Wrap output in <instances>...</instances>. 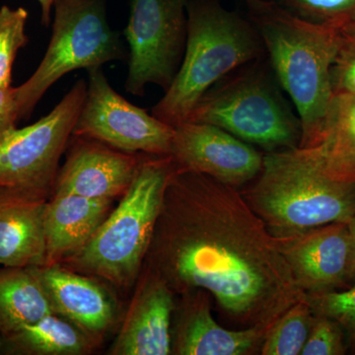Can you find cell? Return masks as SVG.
Returning a JSON list of instances; mask_svg holds the SVG:
<instances>
[{
    "label": "cell",
    "mask_w": 355,
    "mask_h": 355,
    "mask_svg": "<svg viewBox=\"0 0 355 355\" xmlns=\"http://www.w3.org/2000/svg\"><path fill=\"white\" fill-rule=\"evenodd\" d=\"M144 265L175 294L209 292L240 328L275 323L307 297L241 191L202 173L175 168Z\"/></svg>",
    "instance_id": "obj_1"
},
{
    "label": "cell",
    "mask_w": 355,
    "mask_h": 355,
    "mask_svg": "<svg viewBox=\"0 0 355 355\" xmlns=\"http://www.w3.org/2000/svg\"><path fill=\"white\" fill-rule=\"evenodd\" d=\"M244 1L246 16L260 35L273 71L300 118L299 148H308L319 137L333 99L331 67L338 30L300 19L268 0Z\"/></svg>",
    "instance_id": "obj_2"
},
{
    "label": "cell",
    "mask_w": 355,
    "mask_h": 355,
    "mask_svg": "<svg viewBox=\"0 0 355 355\" xmlns=\"http://www.w3.org/2000/svg\"><path fill=\"white\" fill-rule=\"evenodd\" d=\"M188 33L183 60L174 80L151 114L176 128L202 95L222 77L266 55L260 35L247 16L219 0H188Z\"/></svg>",
    "instance_id": "obj_3"
},
{
    "label": "cell",
    "mask_w": 355,
    "mask_h": 355,
    "mask_svg": "<svg viewBox=\"0 0 355 355\" xmlns=\"http://www.w3.org/2000/svg\"><path fill=\"white\" fill-rule=\"evenodd\" d=\"M252 183L243 197L277 238L355 216V183L327 176L299 147L265 153Z\"/></svg>",
    "instance_id": "obj_4"
},
{
    "label": "cell",
    "mask_w": 355,
    "mask_h": 355,
    "mask_svg": "<svg viewBox=\"0 0 355 355\" xmlns=\"http://www.w3.org/2000/svg\"><path fill=\"white\" fill-rule=\"evenodd\" d=\"M174 171L171 156L144 154L116 209L110 212L85 246L60 263L120 288L132 286L141 272Z\"/></svg>",
    "instance_id": "obj_5"
},
{
    "label": "cell",
    "mask_w": 355,
    "mask_h": 355,
    "mask_svg": "<svg viewBox=\"0 0 355 355\" xmlns=\"http://www.w3.org/2000/svg\"><path fill=\"white\" fill-rule=\"evenodd\" d=\"M287 97L265 55L222 77L187 121L216 125L266 153L298 148L302 125Z\"/></svg>",
    "instance_id": "obj_6"
},
{
    "label": "cell",
    "mask_w": 355,
    "mask_h": 355,
    "mask_svg": "<svg viewBox=\"0 0 355 355\" xmlns=\"http://www.w3.org/2000/svg\"><path fill=\"white\" fill-rule=\"evenodd\" d=\"M106 1L55 0L53 33L43 60L32 76L15 87L19 120L29 118L44 93L67 73L128 60L121 35L107 20Z\"/></svg>",
    "instance_id": "obj_7"
},
{
    "label": "cell",
    "mask_w": 355,
    "mask_h": 355,
    "mask_svg": "<svg viewBox=\"0 0 355 355\" xmlns=\"http://www.w3.org/2000/svg\"><path fill=\"white\" fill-rule=\"evenodd\" d=\"M87 93L80 79L50 114L0 135V188L50 191Z\"/></svg>",
    "instance_id": "obj_8"
},
{
    "label": "cell",
    "mask_w": 355,
    "mask_h": 355,
    "mask_svg": "<svg viewBox=\"0 0 355 355\" xmlns=\"http://www.w3.org/2000/svg\"><path fill=\"white\" fill-rule=\"evenodd\" d=\"M188 0H132L123 31L128 48L125 91L144 96L148 84L170 87L186 49Z\"/></svg>",
    "instance_id": "obj_9"
},
{
    "label": "cell",
    "mask_w": 355,
    "mask_h": 355,
    "mask_svg": "<svg viewBox=\"0 0 355 355\" xmlns=\"http://www.w3.org/2000/svg\"><path fill=\"white\" fill-rule=\"evenodd\" d=\"M88 74L87 93L72 135L125 153L170 155L174 128L116 92L102 69Z\"/></svg>",
    "instance_id": "obj_10"
},
{
    "label": "cell",
    "mask_w": 355,
    "mask_h": 355,
    "mask_svg": "<svg viewBox=\"0 0 355 355\" xmlns=\"http://www.w3.org/2000/svg\"><path fill=\"white\" fill-rule=\"evenodd\" d=\"M170 156L176 170L202 173L239 189L260 175L265 154L216 125L184 121L174 128Z\"/></svg>",
    "instance_id": "obj_11"
},
{
    "label": "cell",
    "mask_w": 355,
    "mask_h": 355,
    "mask_svg": "<svg viewBox=\"0 0 355 355\" xmlns=\"http://www.w3.org/2000/svg\"><path fill=\"white\" fill-rule=\"evenodd\" d=\"M277 238V237H275ZM294 279L306 295L350 288L347 222H334L277 238Z\"/></svg>",
    "instance_id": "obj_12"
},
{
    "label": "cell",
    "mask_w": 355,
    "mask_h": 355,
    "mask_svg": "<svg viewBox=\"0 0 355 355\" xmlns=\"http://www.w3.org/2000/svg\"><path fill=\"white\" fill-rule=\"evenodd\" d=\"M72 137L67 161L53 183V193L112 200L121 197L132 184L146 153H125L99 140Z\"/></svg>",
    "instance_id": "obj_13"
},
{
    "label": "cell",
    "mask_w": 355,
    "mask_h": 355,
    "mask_svg": "<svg viewBox=\"0 0 355 355\" xmlns=\"http://www.w3.org/2000/svg\"><path fill=\"white\" fill-rule=\"evenodd\" d=\"M273 324H257L239 330L220 326L211 314L210 294L197 291L181 294L172 321V352L177 355H252Z\"/></svg>",
    "instance_id": "obj_14"
},
{
    "label": "cell",
    "mask_w": 355,
    "mask_h": 355,
    "mask_svg": "<svg viewBox=\"0 0 355 355\" xmlns=\"http://www.w3.org/2000/svg\"><path fill=\"white\" fill-rule=\"evenodd\" d=\"M144 272L110 354H171L174 291L150 268Z\"/></svg>",
    "instance_id": "obj_15"
},
{
    "label": "cell",
    "mask_w": 355,
    "mask_h": 355,
    "mask_svg": "<svg viewBox=\"0 0 355 355\" xmlns=\"http://www.w3.org/2000/svg\"><path fill=\"white\" fill-rule=\"evenodd\" d=\"M43 287L53 313L95 338L102 336L116 316V304L106 289L83 273L57 265L30 266Z\"/></svg>",
    "instance_id": "obj_16"
},
{
    "label": "cell",
    "mask_w": 355,
    "mask_h": 355,
    "mask_svg": "<svg viewBox=\"0 0 355 355\" xmlns=\"http://www.w3.org/2000/svg\"><path fill=\"white\" fill-rule=\"evenodd\" d=\"M49 193L0 188V266L44 265V212Z\"/></svg>",
    "instance_id": "obj_17"
},
{
    "label": "cell",
    "mask_w": 355,
    "mask_h": 355,
    "mask_svg": "<svg viewBox=\"0 0 355 355\" xmlns=\"http://www.w3.org/2000/svg\"><path fill=\"white\" fill-rule=\"evenodd\" d=\"M112 200L53 193L44 212L46 261L57 265L85 246L108 216Z\"/></svg>",
    "instance_id": "obj_18"
},
{
    "label": "cell",
    "mask_w": 355,
    "mask_h": 355,
    "mask_svg": "<svg viewBox=\"0 0 355 355\" xmlns=\"http://www.w3.org/2000/svg\"><path fill=\"white\" fill-rule=\"evenodd\" d=\"M301 149L327 176L355 183V96L334 95L316 141Z\"/></svg>",
    "instance_id": "obj_19"
},
{
    "label": "cell",
    "mask_w": 355,
    "mask_h": 355,
    "mask_svg": "<svg viewBox=\"0 0 355 355\" xmlns=\"http://www.w3.org/2000/svg\"><path fill=\"white\" fill-rule=\"evenodd\" d=\"M95 338L53 313L0 335V355H85L94 349Z\"/></svg>",
    "instance_id": "obj_20"
},
{
    "label": "cell",
    "mask_w": 355,
    "mask_h": 355,
    "mask_svg": "<svg viewBox=\"0 0 355 355\" xmlns=\"http://www.w3.org/2000/svg\"><path fill=\"white\" fill-rule=\"evenodd\" d=\"M53 313L43 287L29 268H0V335Z\"/></svg>",
    "instance_id": "obj_21"
},
{
    "label": "cell",
    "mask_w": 355,
    "mask_h": 355,
    "mask_svg": "<svg viewBox=\"0 0 355 355\" xmlns=\"http://www.w3.org/2000/svg\"><path fill=\"white\" fill-rule=\"evenodd\" d=\"M314 312L307 297L289 308L266 335L261 355H299L309 336Z\"/></svg>",
    "instance_id": "obj_22"
},
{
    "label": "cell",
    "mask_w": 355,
    "mask_h": 355,
    "mask_svg": "<svg viewBox=\"0 0 355 355\" xmlns=\"http://www.w3.org/2000/svg\"><path fill=\"white\" fill-rule=\"evenodd\" d=\"M313 24L340 28L355 23V0H268Z\"/></svg>",
    "instance_id": "obj_23"
},
{
    "label": "cell",
    "mask_w": 355,
    "mask_h": 355,
    "mask_svg": "<svg viewBox=\"0 0 355 355\" xmlns=\"http://www.w3.org/2000/svg\"><path fill=\"white\" fill-rule=\"evenodd\" d=\"M27 19L23 7H0V88L11 87L16 55L29 42L25 32Z\"/></svg>",
    "instance_id": "obj_24"
},
{
    "label": "cell",
    "mask_w": 355,
    "mask_h": 355,
    "mask_svg": "<svg viewBox=\"0 0 355 355\" xmlns=\"http://www.w3.org/2000/svg\"><path fill=\"white\" fill-rule=\"evenodd\" d=\"M313 312L336 320L342 327L347 350L355 354V286L345 291L307 295Z\"/></svg>",
    "instance_id": "obj_25"
},
{
    "label": "cell",
    "mask_w": 355,
    "mask_h": 355,
    "mask_svg": "<svg viewBox=\"0 0 355 355\" xmlns=\"http://www.w3.org/2000/svg\"><path fill=\"white\" fill-rule=\"evenodd\" d=\"M338 30V48L331 67L334 95L355 96V23Z\"/></svg>",
    "instance_id": "obj_26"
},
{
    "label": "cell",
    "mask_w": 355,
    "mask_h": 355,
    "mask_svg": "<svg viewBox=\"0 0 355 355\" xmlns=\"http://www.w3.org/2000/svg\"><path fill=\"white\" fill-rule=\"evenodd\" d=\"M347 352L340 324L330 317L314 313L309 336L301 355H343Z\"/></svg>",
    "instance_id": "obj_27"
},
{
    "label": "cell",
    "mask_w": 355,
    "mask_h": 355,
    "mask_svg": "<svg viewBox=\"0 0 355 355\" xmlns=\"http://www.w3.org/2000/svg\"><path fill=\"white\" fill-rule=\"evenodd\" d=\"M19 121L15 87L0 88V135Z\"/></svg>",
    "instance_id": "obj_28"
},
{
    "label": "cell",
    "mask_w": 355,
    "mask_h": 355,
    "mask_svg": "<svg viewBox=\"0 0 355 355\" xmlns=\"http://www.w3.org/2000/svg\"><path fill=\"white\" fill-rule=\"evenodd\" d=\"M347 228L349 233V244H350V260H352V266H350V287L355 286V216L347 221Z\"/></svg>",
    "instance_id": "obj_29"
},
{
    "label": "cell",
    "mask_w": 355,
    "mask_h": 355,
    "mask_svg": "<svg viewBox=\"0 0 355 355\" xmlns=\"http://www.w3.org/2000/svg\"><path fill=\"white\" fill-rule=\"evenodd\" d=\"M42 9V24L49 27L51 24V8L55 6V0H38Z\"/></svg>",
    "instance_id": "obj_30"
}]
</instances>
